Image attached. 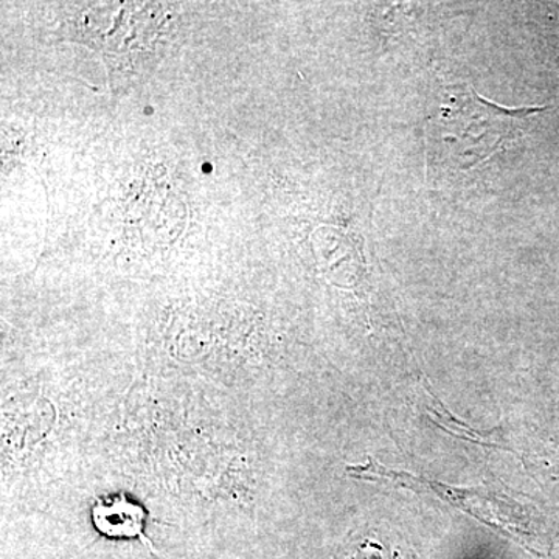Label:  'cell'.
<instances>
[{"mask_svg": "<svg viewBox=\"0 0 559 559\" xmlns=\"http://www.w3.org/2000/svg\"><path fill=\"white\" fill-rule=\"evenodd\" d=\"M543 108H503L485 100L476 91L466 90L452 98L451 105L432 120V140L439 145L443 160L457 170H469L484 164L496 151L506 148L509 140L527 123L528 117Z\"/></svg>", "mask_w": 559, "mask_h": 559, "instance_id": "obj_1", "label": "cell"}, {"mask_svg": "<svg viewBox=\"0 0 559 559\" xmlns=\"http://www.w3.org/2000/svg\"><path fill=\"white\" fill-rule=\"evenodd\" d=\"M353 474L360 479L392 481L400 487L415 489V491H429L433 496L450 502L457 509L465 511L471 516L484 521L491 527L503 530L507 533L520 535L521 524L524 521V511L520 503L514 502L509 496L500 491L488 488L459 489L439 484V481L421 479V477L412 476L411 473L403 471H392L369 460L367 465L355 466Z\"/></svg>", "mask_w": 559, "mask_h": 559, "instance_id": "obj_2", "label": "cell"}, {"mask_svg": "<svg viewBox=\"0 0 559 559\" xmlns=\"http://www.w3.org/2000/svg\"><path fill=\"white\" fill-rule=\"evenodd\" d=\"M92 521L102 535L108 538H139L156 554L145 536L146 511L123 495L95 500Z\"/></svg>", "mask_w": 559, "mask_h": 559, "instance_id": "obj_3", "label": "cell"}]
</instances>
